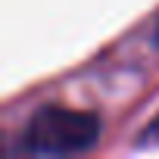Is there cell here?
I'll use <instances>...</instances> for the list:
<instances>
[{
  "mask_svg": "<svg viewBox=\"0 0 159 159\" xmlns=\"http://www.w3.org/2000/svg\"><path fill=\"white\" fill-rule=\"evenodd\" d=\"M97 134H100L97 116L66 106H44L31 116L25 150L38 156H69V153L91 150Z\"/></svg>",
  "mask_w": 159,
  "mask_h": 159,
  "instance_id": "6da1fadb",
  "label": "cell"
},
{
  "mask_svg": "<svg viewBox=\"0 0 159 159\" xmlns=\"http://www.w3.org/2000/svg\"><path fill=\"white\" fill-rule=\"evenodd\" d=\"M153 140H159V119H156V122L143 131V143H153Z\"/></svg>",
  "mask_w": 159,
  "mask_h": 159,
  "instance_id": "7a4b0ae2",
  "label": "cell"
},
{
  "mask_svg": "<svg viewBox=\"0 0 159 159\" xmlns=\"http://www.w3.org/2000/svg\"><path fill=\"white\" fill-rule=\"evenodd\" d=\"M156 44H159V25H156Z\"/></svg>",
  "mask_w": 159,
  "mask_h": 159,
  "instance_id": "3957f363",
  "label": "cell"
}]
</instances>
